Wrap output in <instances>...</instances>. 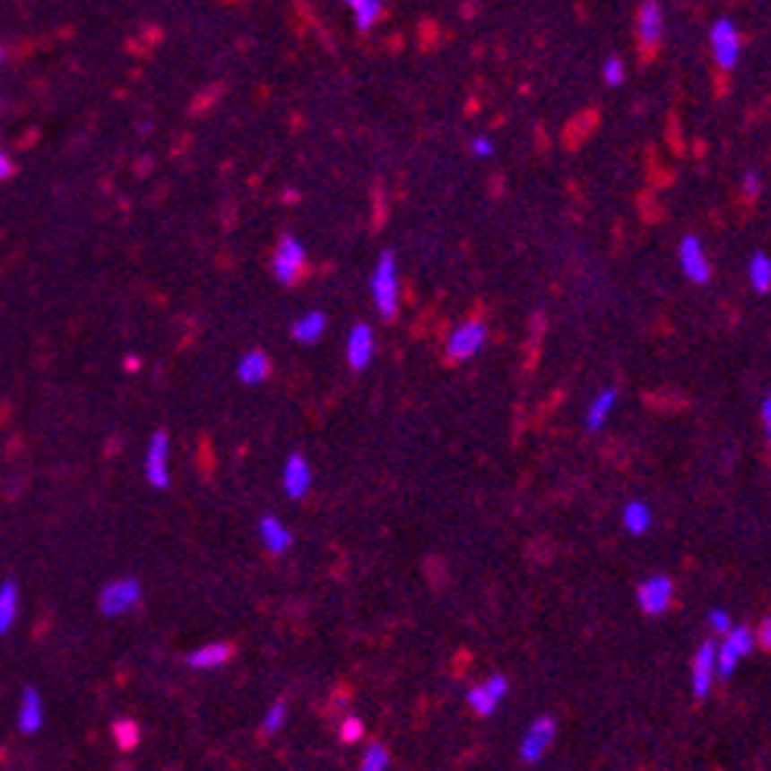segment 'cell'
<instances>
[{"instance_id":"obj_23","label":"cell","mask_w":771,"mask_h":771,"mask_svg":"<svg viewBox=\"0 0 771 771\" xmlns=\"http://www.w3.org/2000/svg\"><path fill=\"white\" fill-rule=\"evenodd\" d=\"M746 274H749V283H752L756 293H768L771 290V258L765 256V252H756V256L749 258Z\"/></svg>"},{"instance_id":"obj_11","label":"cell","mask_w":771,"mask_h":771,"mask_svg":"<svg viewBox=\"0 0 771 771\" xmlns=\"http://www.w3.org/2000/svg\"><path fill=\"white\" fill-rule=\"evenodd\" d=\"M715 674H718V645H715L712 639H706L693 655V696L696 699H706L708 689H712Z\"/></svg>"},{"instance_id":"obj_25","label":"cell","mask_w":771,"mask_h":771,"mask_svg":"<svg viewBox=\"0 0 771 771\" xmlns=\"http://www.w3.org/2000/svg\"><path fill=\"white\" fill-rule=\"evenodd\" d=\"M350 10H353V20H356V29H360V32H368V29L381 20V13H385V7H381L378 0H353Z\"/></svg>"},{"instance_id":"obj_26","label":"cell","mask_w":771,"mask_h":771,"mask_svg":"<svg viewBox=\"0 0 771 771\" xmlns=\"http://www.w3.org/2000/svg\"><path fill=\"white\" fill-rule=\"evenodd\" d=\"M110 733H114V743H117V749H120V752H133L135 746H139V740H142L139 724H135V721H129V718H117L114 727H110Z\"/></svg>"},{"instance_id":"obj_27","label":"cell","mask_w":771,"mask_h":771,"mask_svg":"<svg viewBox=\"0 0 771 771\" xmlns=\"http://www.w3.org/2000/svg\"><path fill=\"white\" fill-rule=\"evenodd\" d=\"M391 765V752H387L385 743H368L366 752H362L360 771H387Z\"/></svg>"},{"instance_id":"obj_36","label":"cell","mask_w":771,"mask_h":771,"mask_svg":"<svg viewBox=\"0 0 771 771\" xmlns=\"http://www.w3.org/2000/svg\"><path fill=\"white\" fill-rule=\"evenodd\" d=\"M743 186H746V193H749V195L756 193V189H758V174H756V170H746V174H743Z\"/></svg>"},{"instance_id":"obj_14","label":"cell","mask_w":771,"mask_h":771,"mask_svg":"<svg viewBox=\"0 0 771 771\" xmlns=\"http://www.w3.org/2000/svg\"><path fill=\"white\" fill-rule=\"evenodd\" d=\"M372 356H375L372 328H368V325H353V328H350V337H347V362H350V368L362 372V368L372 362Z\"/></svg>"},{"instance_id":"obj_4","label":"cell","mask_w":771,"mask_h":771,"mask_svg":"<svg viewBox=\"0 0 771 771\" xmlns=\"http://www.w3.org/2000/svg\"><path fill=\"white\" fill-rule=\"evenodd\" d=\"M302 268H306V249H302V243L296 237H283L274 252V262H271L274 277L290 287V283L299 281Z\"/></svg>"},{"instance_id":"obj_6","label":"cell","mask_w":771,"mask_h":771,"mask_svg":"<svg viewBox=\"0 0 771 771\" xmlns=\"http://www.w3.org/2000/svg\"><path fill=\"white\" fill-rule=\"evenodd\" d=\"M554 737H558V724H554V718H548V715L545 718H535L533 724H529L523 743H520V758L526 765L541 762V756L551 749Z\"/></svg>"},{"instance_id":"obj_24","label":"cell","mask_w":771,"mask_h":771,"mask_svg":"<svg viewBox=\"0 0 771 771\" xmlns=\"http://www.w3.org/2000/svg\"><path fill=\"white\" fill-rule=\"evenodd\" d=\"M649 526H652V510H649V504H643V501H630V504H627V507H624V529H627V533L643 535Z\"/></svg>"},{"instance_id":"obj_32","label":"cell","mask_w":771,"mask_h":771,"mask_svg":"<svg viewBox=\"0 0 771 771\" xmlns=\"http://www.w3.org/2000/svg\"><path fill=\"white\" fill-rule=\"evenodd\" d=\"M470 152L476 154V158H489V154H495V142L489 139V135H476L470 145Z\"/></svg>"},{"instance_id":"obj_7","label":"cell","mask_w":771,"mask_h":771,"mask_svg":"<svg viewBox=\"0 0 771 771\" xmlns=\"http://www.w3.org/2000/svg\"><path fill=\"white\" fill-rule=\"evenodd\" d=\"M507 689H510L507 677L495 674L485 683H479V687H472L470 693H466V702H470V708L479 718H491V715L498 712V706H501V699L507 696Z\"/></svg>"},{"instance_id":"obj_2","label":"cell","mask_w":771,"mask_h":771,"mask_svg":"<svg viewBox=\"0 0 771 771\" xmlns=\"http://www.w3.org/2000/svg\"><path fill=\"white\" fill-rule=\"evenodd\" d=\"M485 341H489V328H485V322L470 318V322L456 325V328L450 331L447 356L454 362H466V360H472V356H476L479 350L485 347Z\"/></svg>"},{"instance_id":"obj_17","label":"cell","mask_w":771,"mask_h":771,"mask_svg":"<svg viewBox=\"0 0 771 771\" xmlns=\"http://www.w3.org/2000/svg\"><path fill=\"white\" fill-rule=\"evenodd\" d=\"M258 535H262L264 548H268L271 554H283L293 545V533H290L277 516H262V520H258Z\"/></svg>"},{"instance_id":"obj_12","label":"cell","mask_w":771,"mask_h":771,"mask_svg":"<svg viewBox=\"0 0 771 771\" xmlns=\"http://www.w3.org/2000/svg\"><path fill=\"white\" fill-rule=\"evenodd\" d=\"M680 268H683V274H687V281L708 283V277H712V262H708L699 237L680 239Z\"/></svg>"},{"instance_id":"obj_21","label":"cell","mask_w":771,"mask_h":771,"mask_svg":"<svg viewBox=\"0 0 771 771\" xmlns=\"http://www.w3.org/2000/svg\"><path fill=\"white\" fill-rule=\"evenodd\" d=\"M614 403H617V391L614 387H604L602 394H595L589 403V410H585V429L589 431H598L604 422H608V416L614 412Z\"/></svg>"},{"instance_id":"obj_31","label":"cell","mask_w":771,"mask_h":771,"mask_svg":"<svg viewBox=\"0 0 771 771\" xmlns=\"http://www.w3.org/2000/svg\"><path fill=\"white\" fill-rule=\"evenodd\" d=\"M708 627H712L715 633H727L731 630V614H727L724 608H712L708 611Z\"/></svg>"},{"instance_id":"obj_18","label":"cell","mask_w":771,"mask_h":771,"mask_svg":"<svg viewBox=\"0 0 771 771\" xmlns=\"http://www.w3.org/2000/svg\"><path fill=\"white\" fill-rule=\"evenodd\" d=\"M41 721H45V706H41V696L35 687L22 689V702H20V731L22 733H39Z\"/></svg>"},{"instance_id":"obj_9","label":"cell","mask_w":771,"mask_h":771,"mask_svg":"<svg viewBox=\"0 0 771 771\" xmlns=\"http://www.w3.org/2000/svg\"><path fill=\"white\" fill-rule=\"evenodd\" d=\"M712 57L721 70H733V64L740 57V32L724 16L712 26Z\"/></svg>"},{"instance_id":"obj_15","label":"cell","mask_w":771,"mask_h":771,"mask_svg":"<svg viewBox=\"0 0 771 771\" xmlns=\"http://www.w3.org/2000/svg\"><path fill=\"white\" fill-rule=\"evenodd\" d=\"M233 658V645L230 643H208L202 649L189 652L186 655V664L195 671H212V668H221Z\"/></svg>"},{"instance_id":"obj_28","label":"cell","mask_w":771,"mask_h":771,"mask_svg":"<svg viewBox=\"0 0 771 771\" xmlns=\"http://www.w3.org/2000/svg\"><path fill=\"white\" fill-rule=\"evenodd\" d=\"M283 721H287V702L277 699L274 706L264 712V721H262V737H274L277 731L283 727Z\"/></svg>"},{"instance_id":"obj_8","label":"cell","mask_w":771,"mask_h":771,"mask_svg":"<svg viewBox=\"0 0 771 771\" xmlns=\"http://www.w3.org/2000/svg\"><path fill=\"white\" fill-rule=\"evenodd\" d=\"M168 450H170L168 431H154L152 441H148V450H145V479L152 482V489H168L170 485Z\"/></svg>"},{"instance_id":"obj_34","label":"cell","mask_w":771,"mask_h":771,"mask_svg":"<svg viewBox=\"0 0 771 771\" xmlns=\"http://www.w3.org/2000/svg\"><path fill=\"white\" fill-rule=\"evenodd\" d=\"M13 177V161H10V154L0 148V180H10Z\"/></svg>"},{"instance_id":"obj_29","label":"cell","mask_w":771,"mask_h":771,"mask_svg":"<svg viewBox=\"0 0 771 771\" xmlns=\"http://www.w3.org/2000/svg\"><path fill=\"white\" fill-rule=\"evenodd\" d=\"M362 737H366V724H362L360 718H347L341 724V743L353 746V743H360Z\"/></svg>"},{"instance_id":"obj_30","label":"cell","mask_w":771,"mask_h":771,"mask_svg":"<svg viewBox=\"0 0 771 771\" xmlns=\"http://www.w3.org/2000/svg\"><path fill=\"white\" fill-rule=\"evenodd\" d=\"M602 76H604V82H608V85H620V82H624V60L608 57V60H604V66H602Z\"/></svg>"},{"instance_id":"obj_20","label":"cell","mask_w":771,"mask_h":771,"mask_svg":"<svg viewBox=\"0 0 771 771\" xmlns=\"http://www.w3.org/2000/svg\"><path fill=\"white\" fill-rule=\"evenodd\" d=\"M268 375H271V360L264 353H258V350L246 353L243 360L237 362V378L243 381V385H258V381H264Z\"/></svg>"},{"instance_id":"obj_19","label":"cell","mask_w":771,"mask_h":771,"mask_svg":"<svg viewBox=\"0 0 771 771\" xmlns=\"http://www.w3.org/2000/svg\"><path fill=\"white\" fill-rule=\"evenodd\" d=\"M325 328H328L325 312H306V316H299L293 325H290V334H293V341H299V343H316L318 337L325 334Z\"/></svg>"},{"instance_id":"obj_1","label":"cell","mask_w":771,"mask_h":771,"mask_svg":"<svg viewBox=\"0 0 771 771\" xmlns=\"http://www.w3.org/2000/svg\"><path fill=\"white\" fill-rule=\"evenodd\" d=\"M372 299L378 316L391 322L400 308V283H397V262H394V252H381L378 264L372 271Z\"/></svg>"},{"instance_id":"obj_37","label":"cell","mask_w":771,"mask_h":771,"mask_svg":"<svg viewBox=\"0 0 771 771\" xmlns=\"http://www.w3.org/2000/svg\"><path fill=\"white\" fill-rule=\"evenodd\" d=\"M126 368L129 372H135V368H139V360H135V356H126Z\"/></svg>"},{"instance_id":"obj_5","label":"cell","mask_w":771,"mask_h":771,"mask_svg":"<svg viewBox=\"0 0 771 771\" xmlns=\"http://www.w3.org/2000/svg\"><path fill=\"white\" fill-rule=\"evenodd\" d=\"M139 595H142V589H139L135 579H114V583L104 585L101 595H98V608H101V614H108V617L126 614L129 608H135Z\"/></svg>"},{"instance_id":"obj_16","label":"cell","mask_w":771,"mask_h":771,"mask_svg":"<svg viewBox=\"0 0 771 771\" xmlns=\"http://www.w3.org/2000/svg\"><path fill=\"white\" fill-rule=\"evenodd\" d=\"M662 29H664V20H662L658 4H643V7H639V20H637L639 45L655 48L658 41H662Z\"/></svg>"},{"instance_id":"obj_10","label":"cell","mask_w":771,"mask_h":771,"mask_svg":"<svg viewBox=\"0 0 771 771\" xmlns=\"http://www.w3.org/2000/svg\"><path fill=\"white\" fill-rule=\"evenodd\" d=\"M637 602L649 617L664 614L671 608V602H674V583L668 576H649L645 583H639Z\"/></svg>"},{"instance_id":"obj_13","label":"cell","mask_w":771,"mask_h":771,"mask_svg":"<svg viewBox=\"0 0 771 771\" xmlns=\"http://www.w3.org/2000/svg\"><path fill=\"white\" fill-rule=\"evenodd\" d=\"M308 485H312V466H308V460L302 454H290L287 463H283V491H287V498H293V501L306 498Z\"/></svg>"},{"instance_id":"obj_22","label":"cell","mask_w":771,"mask_h":771,"mask_svg":"<svg viewBox=\"0 0 771 771\" xmlns=\"http://www.w3.org/2000/svg\"><path fill=\"white\" fill-rule=\"evenodd\" d=\"M16 614H20V589H16L13 579L0 585V637L10 633V627L16 624Z\"/></svg>"},{"instance_id":"obj_35","label":"cell","mask_w":771,"mask_h":771,"mask_svg":"<svg viewBox=\"0 0 771 771\" xmlns=\"http://www.w3.org/2000/svg\"><path fill=\"white\" fill-rule=\"evenodd\" d=\"M762 422H765V435H768V441H771V394L762 400Z\"/></svg>"},{"instance_id":"obj_3","label":"cell","mask_w":771,"mask_h":771,"mask_svg":"<svg viewBox=\"0 0 771 771\" xmlns=\"http://www.w3.org/2000/svg\"><path fill=\"white\" fill-rule=\"evenodd\" d=\"M752 645H756V633L749 627H731L724 633V643L718 645V677H731L737 662L749 655Z\"/></svg>"},{"instance_id":"obj_38","label":"cell","mask_w":771,"mask_h":771,"mask_svg":"<svg viewBox=\"0 0 771 771\" xmlns=\"http://www.w3.org/2000/svg\"><path fill=\"white\" fill-rule=\"evenodd\" d=\"M0 57H4V48H0Z\"/></svg>"},{"instance_id":"obj_33","label":"cell","mask_w":771,"mask_h":771,"mask_svg":"<svg viewBox=\"0 0 771 771\" xmlns=\"http://www.w3.org/2000/svg\"><path fill=\"white\" fill-rule=\"evenodd\" d=\"M756 643L762 645L765 652H771V614L765 617L762 627H758V630H756Z\"/></svg>"}]
</instances>
